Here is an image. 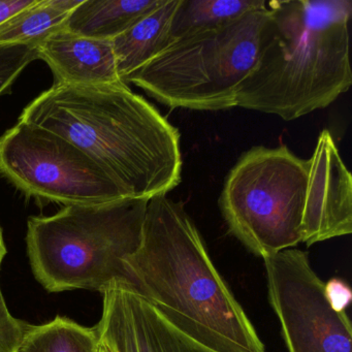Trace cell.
I'll use <instances>...</instances> for the list:
<instances>
[{
  "label": "cell",
  "instance_id": "11",
  "mask_svg": "<svg viewBox=\"0 0 352 352\" xmlns=\"http://www.w3.org/2000/svg\"><path fill=\"white\" fill-rule=\"evenodd\" d=\"M38 58L52 71L55 84L98 86L123 83L111 41L94 40L57 30L36 46Z\"/></svg>",
  "mask_w": 352,
  "mask_h": 352
},
{
  "label": "cell",
  "instance_id": "18",
  "mask_svg": "<svg viewBox=\"0 0 352 352\" xmlns=\"http://www.w3.org/2000/svg\"><path fill=\"white\" fill-rule=\"evenodd\" d=\"M28 327L11 314L0 286V352H17Z\"/></svg>",
  "mask_w": 352,
  "mask_h": 352
},
{
  "label": "cell",
  "instance_id": "12",
  "mask_svg": "<svg viewBox=\"0 0 352 352\" xmlns=\"http://www.w3.org/2000/svg\"><path fill=\"white\" fill-rule=\"evenodd\" d=\"M180 0H164L157 8L111 41L121 81L149 63L168 45Z\"/></svg>",
  "mask_w": 352,
  "mask_h": 352
},
{
  "label": "cell",
  "instance_id": "21",
  "mask_svg": "<svg viewBox=\"0 0 352 352\" xmlns=\"http://www.w3.org/2000/svg\"><path fill=\"white\" fill-rule=\"evenodd\" d=\"M6 254H7V248H6L5 241H3V230L0 226V267H1V263H3Z\"/></svg>",
  "mask_w": 352,
  "mask_h": 352
},
{
  "label": "cell",
  "instance_id": "10",
  "mask_svg": "<svg viewBox=\"0 0 352 352\" xmlns=\"http://www.w3.org/2000/svg\"><path fill=\"white\" fill-rule=\"evenodd\" d=\"M309 182L302 221L307 246L352 232V177L327 129L308 160Z\"/></svg>",
  "mask_w": 352,
  "mask_h": 352
},
{
  "label": "cell",
  "instance_id": "14",
  "mask_svg": "<svg viewBox=\"0 0 352 352\" xmlns=\"http://www.w3.org/2000/svg\"><path fill=\"white\" fill-rule=\"evenodd\" d=\"M82 0H36L34 5L0 25V46H38L65 28L69 14Z\"/></svg>",
  "mask_w": 352,
  "mask_h": 352
},
{
  "label": "cell",
  "instance_id": "8",
  "mask_svg": "<svg viewBox=\"0 0 352 352\" xmlns=\"http://www.w3.org/2000/svg\"><path fill=\"white\" fill-rule=\"evenodd\" d=\"M263 261L270 304L288 352H351L349 316L329 306L324 282L311 267L308 254L290 248Z\"/></svg>",
  "mask_w": 352,
  "mask_h": 352
},
{
  "label": "cell",
  "instance_id": "17",
  "mask_svg": "<svg viewBox=\"0 0 352 352\" xmlns=\"http://www.w3.org/2000/svg\"><path fill=\"white\" fill-rule=\"evenodd\" d=\"M38 59V49L32 45L0 46V96L9 94L22 72Z\"/></svg>",
  "mask_w": 352,
  "mask_h": 352
},
{
  "label": "cell",
  "instance_id": "19",
  "mask_svg": "<svg viewBox=\"0 0 352 352\" xmlns=\"http://www.w3.org/2000/svg\"><path fill=\"white\" fill-rule=\"evenodd\" d=\"M324 294L329 306L336 312H346V308L351 302V288L339 278H333L324 283Z\"/></svg>",
  "mask_w": 352,
  "mask_h": 352
},
{
  "label": "cell",
  "instance_id": "6",
  "mask_svg": "<svg viewBox=\"0 0 352 352\" xmlns=\"http://www.w3.org/2000/svg\"><path fill=\"white\" fill-rule=\"evenodd\" d=\"M309 162L287 146L251 148L228 173L219 207L230 232L267 258L302 243Z\"/></svg>",
  "mask_w": 352,
  "mask_h": 352
},
{
  "label": "cell",
  "instance_id": "9",
  "mask_svg": "<svg viewBox=\"0 0 352 352\" xmlns=\"http://www.w3.org/2000/svg\"><path fill=\"white\" fill-rule=\"evenodd\" d=\"M102 294L96 329L111 352H216L175 327L129 286L115 283Z\"/></svg>",
  "mask_w": 352,
  "mask_h": 352
},
{
  "label": "cell",
  "instance_id": "7",
  "mask_svg": "<svg viewBox=\"0 0 352 352\" xmlns=\"http://www.w3.org/2000/svg\"><path fill=\"white\" fill-rule=\"evenodd\" d=\"M0 173L24 195L47 203L94 205L131 199L79 147L23 121L0 137Z\"/></svg>",
  "mask_w": 352,
  "mask_h": 352
},
{
  "label": "cell",
  "instance_id": "16",
  "mask_svg": "<svg viewBox=\"0 0 352 352\" xmlns=\"http://www.w3.org/2000/svg\"><path fill=\"white\" fill-rule=\"evenodd\" d=\"M17 352H100V341L96 327L57 316L45 324H28Z\"/></svg>",
  "mask_w": 352,
  "mask_h": 352
},
{
  "label": "cell",
  "instance_id": "15",
  "mask_svg": "<svg viewBox=\"0 0 352 352\" xmlns=\"http://www.w3.org/2000/svg\"><path fill=\"white\" fill-rule=\"evenodd\" d=\"M265 7V0H180L168 43L191 32L226 25L249 12Z\"/></svg>",
  "mask_w": 352,
  "mask_h": 352
},
{
  "label": "cell",
  "instance_id": "1",
  "mask_svg": "<svg viewBox=\"0 0 352 352\" xmlns=\"http://www.w3.org/2000/svg\"><path fill=\"white\" fill-rule=\"evenodd\" d=\"M19 120L79 147L131 199L150 201L180 184V133L127 84H54L24 109Z\"/></svg>",
  "mask_w": 352,
  "mask_h": 352
},
{
  "label": "cell",
  "instance_id": "22",
  "mask_svg": "<svg viewBox=\"0 0 352 352\" xmlns=\"http://www.w3.org/2000/svg\"><path fill=\"white\" fill-rule=\"evenodd\" d=\"M100 341V340H98ZM100 352H111L110 350L108 349V348L106 347V346L104 345V344L100 343Z\"/></svg>",
  "mask_w": 352,
  "mask_h": 352
},
{
  "label": "cell",
  "instance_id": "13",
  "mask_svg": "<svg viewBox=\"0 0 352 352\" xmlns=\"http://www.w3.org/2000/svg\"><path fill=\"white\" fill-rule=\"evenodd\" d=\"M164 0H82L69 14L65 30L94 40L112 41Z\"/></svg>",
  "mask_w": 352,
  "mask_h": 352
},
{
  "label": "cell",
  "instance_id": "4",
  "mask_svg": "<svg viewBox=\"0 0 352 352\" xmlns=\"http://www.w3.org/2000/svg\"><path fill=\"white\" fill-rule=\"evenodd\" d=\"M147 199L65 206L52 216L30 217L26 244L32 273L50 292L113 284L131 288L125 259L139 249Z\"/></svg>",
  "mask_w": 352,
  "mask_h": 352
},
{
  "label": "cell",
  "instance_id": "3",
  "mask_svg": "<svg viewBox=\"0 0 352 352\" xmlns=\"http://www.w3.org/2000/svg\"><path fill=\"white\" fill-rule=\"evenodd\" d=\"M267 9L236 107L292 121L331 106L351 87L352 1L278 0Z\"/></svg>",
  "mask_w": 352,
  "mask_h": 352
},
{
  "label": "cell",
  "instance_id": "5",
  "mask_svg": "<svg viewBox=\"0 0 352 352\" xmlns=\"http://www.w3.org/2000/svg\"><path fill=\"white\" fill-rule=\"evenodd\" d=\"M267 16L265 7L226 25L175 38L124 83L173 109L236 108L239 89L256 61Z\"/></svg>",
  "mask_w": 352,
  "mask_h": 352
},
{
  "label": "cell",
  "instance_id": "2",
  "mask_svg": "<svg viewBox=\"0 0 352 352\" xmlns=\"http://www.w3.org/2000/svg\"><path fill=\"white\" fill-rule=\"evenodd\" d=\"M131 289L216 352H267L181 204L148 201L139 249L125 259Z\"/></svg>",
  "mask_w": 352,
  "mask_h": 352
},
{
  "label": "cell",
  "instance_id": "20",
  "mask_svg": "<svg viewBox=\"0 0 352 352\" xmlns=\"http://www.w3.org/2000/svg\"><path fill=\"white\" fill-rule=\"evenodd\" d=\"M36 0H0V25L34 5Z\"/></svg>",
  "mask_w": 352,
  "mask_h": 352
}]
</instances>
